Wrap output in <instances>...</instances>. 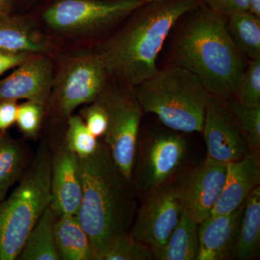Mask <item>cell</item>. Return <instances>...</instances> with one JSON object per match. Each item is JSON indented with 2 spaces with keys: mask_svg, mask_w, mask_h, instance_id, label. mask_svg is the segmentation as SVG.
Segmentation results:
<instances>
[{
  "mask_svg": "<svg viewBox=\"0 0 260 260\" xmlns=\"http://www.w3.org/2000/svg\"><path fill=\"white\" fill-rule=\"evenodd\" d=\"M18 108L17 101H0V131H7L15 124Z\"/></svg>",
  "mask_w": 260,
  "mask_h": 260,
  "instance_id": "31",
  "label": "cell"
},
{
  "mask_svg": "<svg viewBox=\"0 0 260 260\" xmlns=\"http://www.w3.org/2000/svg\"><path fill=\"white\" fill-rule=\"evenodd\" d=\"M207 158L223 164L237 161L250 152L237 119L223 101L210 95L203 132Z\"/></svg>",
  "mask_w": 260,
  "mask_h": 260,
  "instance_id": "12",
  "label": "cell"
},
{
  "mask_svg": "<svg viewBox=\"0 0 260 260\" xmlns=\"http://www.w3.org/2000/svg\"><path fill=\"white\" fill-rule=\"evenodd\" d=\"M54 67L48 54H34L0 80V101H32L46 106L52 86Z\"/></svg>",
  "mask_w": 260,
  "mask_h": 260,
  "instance_id": "13",
  "label": "cell"
},
{
  "mask_svg": "<svg viewBox=\"0 0 260 260\" xmlns=\"http://www.w3.org/2000/svg\"><path fill=\"white\" fill-rule=\"evenodd\" d=\"M51 43L30 19L0 14V51L48 54Z\"/></svg>",
  "mask_w": 260,
  "mask_h": 260,
  "instance_id": "17",
  "label": "cell"
},
{
  "mask_svg": "<svg viewBox=\"0 0 260 260\" xmlns=\"http://www.w3.org/2000/svg\"><path fill=\"white\" fill-rule=\"evenodd\" d=\"M118 81V80H117ZM106 111L108 127L102 142L122 174L133 181V171L143 110L135 87L118 81L108 83L94 101Z\"/></svg>",
  "mask_w": 260,
  "mask_h": 260,
  "instance_id": "7",
  "label": "cell"
},
{
  "mask_svg": "<svg viewBox=\"0 0 260 260\" xmlns=\"http://www.w3.org/2000/svg\"><path fill=\"white\" fill-rule=\"evenodd\" d=\"M143 4L138 0H59L44 11L43 18L55 31L85 37L121 23Z\"/></svg>",
  "mask_w": 260,
  "mask_h": 260,
  "instance_id": "8",
  "label": "cell"
},
{
  "mask_svg": "<svg viewBox=\"0 0 260 260\" xmlns=\"http://www.w3.org/2000/svg\"><path fill=\"white\" fill-rule=\"evenodd\" d=\"M34 54H14L0 51V76L8 70L17 68Z\"/></svg>",
  "mask_w": 260,
  "mask_h": 260,
  "instance_id": "32",
  "label": "cell"
},
{
  "mask_svg": "<svg viewBox=\"0 0 260 260\" xmlns=\"http://www.w3.org/2000/svg\"><path fill=\"white\" fill-rule=\"evenodd\" d=\"M65 138L71 150L79 158L89 156L96 151L100 140L89 132L80 115L73 114L65 123Z\"/></svg>",
  "mask_w": 260,
  "mask_h": 260,
  "instance_id": "25",
  "label": "cell"
},
{
  "mask_svg": "<svg viewBox=\"0 0 260 260\" xmlns=\"http://www.w3.org/2000/svg\"><path fill=\"white\" fill-rule=\"evenodd\" d=\"M57 219L48 207L30 231L17 260H60L54 232Z\"/></svg>",
  "mask_w": 260,
  "mask_h": 260,
  "instance_id": "22",
  "label": "cell"
},
{
  "mask_svg": "<svg viewBox=\"0 0 260 260\" xmlns=\"http://www.w3.org/2000/svg\"><path fill=\"white\" fill-rule=\"evenodd\" d=\"M232 99L249 107L260 104V57L248 61L236 84Z\"/></svg>",
  "mask_w": 260,
  "mask_h": 260,
  "instance_id": "26",
  "label": "cell"
},
{
  "mask_svg": "<svg viewBox=\"0 0 260 260\" xmlns=\"http://www.w3.org/2000/svg\"><path fill=\"white\" fill-rule=\"evenodd\" d=\"M134 87L143 112L155 114L169 129L203 132L210 95L189 70L172 63Z\"/></svg>",
  "mask_w": 260,
  "mask_h": 260,
  "instance_id": "4",
  "label": "cell"
},
{
  "mask_svg": "<svg viewBox=\"0 0 260 260\" xmlns=\"http://www.w3.org/2000/svg\"><path fill=\"white\" fill-rule=\"evenodd\" d=\"M199 251L198 223L186 208L161 249L154 253L157 260H196Z\"/></svg>",
  "mask_w": 260,
  "mask_h": 260,
  "instance_id": "19",
  "label": "cell"
},
{
  "mask_svg": "<svg viewBox=\"0 0 260 260\" xmlns=\"http://www.w3.org/2000/svg\"><path fill=\"white\" fill-rule=\"evenodd\" d=\"M79 160L82 199L76 215L90 238L94 260H102L114 239L129 232L140 198L102 140L95 153Z\"/></svg>",
  "mask_w": 260,
  "mask_h": 260,
  "instance_id": "2",
  "label": "cell"
},
{
  "mask_svg": "<svg viewBox=\"0 0 260 260\" xmlns=\"http://www.w3.org/2000/svg\"><path fill=\"white\" fill-rule=\"evenodd\" d=\"M45 106L25 101L18 104L15 124L25 139L37 140L44 129Z\"/></svg>",
  "mask_w": 260,
  "mask_h": 260,
  "instance_id": "28",
  "label": "cell"
},
{
  "mask_svg": "<svg viewBox=\"0 0 260 260\" xmlns=\"http://www.w3.org/2000/svg\"><path fill=\"white\" fill-rule=\"evenodd\" d=\"M223 102L237 119L245 136L250 152H259L260 104L249 107L243 105L234 99L223 101Z\"/></svg>",
  "mask_w": 260,
  "mask_h": 260,
  "instance_id": "24",
  "label": "cell"
},
{
  "mask_svg": "<svg viewBox=\"0 0 260 260\" xmlns=\"http://www.w3.org/2000/svg\"><path fill=\"white\" fill-rule=\"evenodd\" d=\"M198 2L225 18L234 13L249 11V0H198Z\"/></svg>",
  "mask_w": 260,
  "mask_h": 260,
  "instance_id": "30",
  "label": "cell"
},
{
  "mask_svg": "<svg viewBox=\"0 0 260 260\" xmlns=\"http://www.w3.org/2000/svg\"><path fill=\"white\" fill-rule=\"evenodd\" d=\"M183 18L174 42L173 63L194 74L211 96L232 99L248 61L233 42L227 18L199 3Z\"/></svg>",
  "mask_w": 260,
  "mask_h": 260,
  "instance_id": "3",
  "label": "cell"
},
{
  "mask_svg": "<svg viewBox=\"0 0 260 260\" xmlns=\"http://www.w3.org/2000/svg\"><path fill=\"white\" fill-rule=\"evenodd\" d=\"M198 4V0H160L140 5L95 49L111 78L135 86L155 74L173 27Z\"/></svg>",
  "mask_w": 260,
  "mask_h": 260,
  "instance_id": "1",
  "label": "cell"
},
{
  "mask_svg": "<svg viewBox=\"0 0 260 260\" xmlns=\"http://www.w3.org/2000/svg\"><path fill=\"white\" fill-rule=\"evenodd\" d=\"M54 232L60 260H94L90 238L76 215L58 217Z\"/></svg>",
  "mask_w": 260,
  "mask_h": 260,
  "instance_id": "20",
  "label": "cell"
},
{
  "mask_svg": "<svg viewBox=\"0 0 260 260\" xmlns=\"http://www.w3.org/2000/svg\"><path fill=\"white\" fill-rule=\"evenodd\" d=\"M249 11L260 17V0H249Z\"/></svg>",
  "mask_w": 260,
  "mask_h": 260,
  "instance_id": "34",
  "label": "cell"
},
{
  "mask_svg": "<svg viewBox=\"0 0 260 260\" xmlns=\"http://www.w3.org/2000/svg\"><path fill=\"white\" fill-rule=\"evenodd\" d=\"M34 153L25 140L13 138L7 131H0V202L20 181Z\"/></svg>",
  "mask_w": 260,
  "mask_h": 260,
  "instance_id": "18",
  "label": "cell"
},
{
  "mask_svg": "<svg viewBox=\"0 0 260 260\" xmlns=\"http://www.w3.org/2000/svg\"><path fill=\"white\" fill-rule=\"evenodd\" d=\"M51 202V153L42 137L20 183L0 202V260H17Z\"/></svg>",
  "mask_w": 260,
  "mask_h": 260,
  "instance_id": "5",
  "label": "cell"
},
{
  "mask_svg": "<svg viewBox=\"0 0 260 260\" xmlns=\"http://www.w3.org/2000/svg\"><path fill=\"white\" fill-rule=\"evenodd\" d=\"M226 18L231 37L243 55L249 60L260 57V17L245 11Z\"/></svg>",
  "mask_w": 260,
  "mask_h": 260,
  "instance_id": "23",
  "label": "cell"
},
{
  "mask_svg": "<svg viewBox=\"0 0 260 260\" xmlns=\"http://www.w3.org/2000/svg\"><path fill=\"white\" fill-rule=\"evenodd\" d=\"M138 1L142 2V3H150V2L160 1V0H138Z\"/></svg>",
  "mask_w": 260,
  "mask_h": 260,
  "instance_id": "35",
  "label": "cell"
},
{
  "mask_svg": "<svg viewBox=\"0 0 260 260\" xmlns=\"http://www.w3.org/2000/svg\"><path fill=\"white\" fill-rule=\"evenodd\" d=\"M259 182V152H249L237 161L227 164L225 183L210 215L232 213L244 204Z\"/></svg>",
  "mask_w": 260,
  "mask_h": 260,
  "instance_id": "16",
  "label": "cell"
},
{
  "mask_svg": "<svg viewBox=\"0 0 260 260\" xmlns=\"http://www.w3.org/2000/svg\"><path fill=\"white\" fill-rule=\"evenodd\" d=\"M109 78L95 50L75 51L65 56L54 73L44 125L65 124L78 107L95 100Z\"/></svg>",
  "mask_w": 260,
  "mask_h": 260,
  "instance_id": "6",
  "label": "cell"
},
{
  "mask_svg": "<svg viewBox=\"0 0 260 260\" xmlns=\"http://www.w3.org/2000/svg\"><path fill=\"white\" fill-rule=\"evenodd\" d=\"M150 246L135 240L129 232L123 233L114 239L102 260H153Z\"/></svg>",
  "mask_w": 260,
  "mask_h": 260,
  "instance_id": "27",
  "label": "cell"
},
{
  "mask_svg": "<svg viewBox=\"0 0 260 260\" xmlns=\"http://www.w3.org/2000/svg\"><path fill=\"white\" fill-rule=\"evenodd\" d=\"M227 164L206 158L180 180L184 208L199 225L210 216L223 189Z\"/></svg>",
  "mask_w": 260,
  "mask_h": 260,
  "instance_id": "14",
  "label": "cell"
},
{
  "mask_svg": "<svg viewBox=\"0 0 260 260\" xmlns=\"http://www.w3.org/2000/svg\"><path fill=\"white\" fill-rule=\"evenodd\" d=\"M51 153L50 208L58 217L77 215L82 199L79 157L65 138V124L44 125Z\"/></svg>",
  "mask_w": 260,
  "mask_h": 260,
  "instance_id": "11",
  "label": "cell"
},
{
  "mask_svg": "<svg viewBox=\"0 0 260 260\" xmlns=\"http://www.w3.org/2000/svg\"><path fill=\"white\" fill-rule=\"evenodd\" d=\"M79 115L94 137L98 139L104 137L107 130L108 117L107 112L100 104L93 102L83 106Z\"/></svg>",
  "mask_w": 260,
  "mask_h": 260,
  "instance_id": "29",
  "label": "cell"
},
{
  "mask_svg": "<svg viewBox=\"0 0 260 260\" xmlns=\"http://www.w3.org/2000/svg\"><path fill=\"white\" fill-rule=\"evenodd\" d=\"M15 0H0V14L10 13Z\"/></svg>",
  "mask_w": 260,
  "mask_h": 260,
  "instance_id": "33",
  "label": "cell"
},
{
  "mask_svg": "<svg viewBox=\"0 0 260 260\" xmlns=\"http://www.w3.org/2000/svg\"><path fill=\"white\" fill-rule=\"evenodd\" d=\"M186 150V140L173 130L155 132L143 139L139 137L133 171V184L139 198L174 177Z\"/></svg>",
  "mask_w": 260,
  "mask_h": 260,
  "instance_id": "9",
  "label": "cell"
},
{
  "mask_svg": "<svg viewBox=\"0 0 260 260\" xmlns=\"http://www.w3.org/2000/svg\"><path fill=\"white\" fill-rule=\"evenodd\" d=\"M244 203L232 213L210 215L198 228L199 251L196 260L233 259Z\"/></svg>",
  "mask_w": 260,
  "mask_h": 260,
  "instance_id": "15",
  "label": "cell"
},
{
  "mask_svg": "<svg viewBox=\"0 0 260 260\" xmlns=\"http://www.w3.org/2000/svg\"><path fill=\"white\" fill-rule=\"evenodd\" d=\"M260 248V186H256L244 202V211L234 246L233 259L258 257Z\"/></svg>",
  "mask_w": 260,
  "mask_h": 260,
  "instance_id": "21",
  "label": "cell"
},
{
  "mask_svg": "<svg viewBox=\"0 0 260 260\" xmlns=\"http://www.w3.org/2000/svg\"><path fill=\"white\" fill-rule=\"evenodd\" d=\"M183 208L180 180L174 177L143 198L130 228L129 235L150 246L154 254L165 245Z\"/></svg>",
  "mask_w": 260,
  "mask_h": 260,
  "instance_id": "10",
  "label": "cell"
}]
</instances>
